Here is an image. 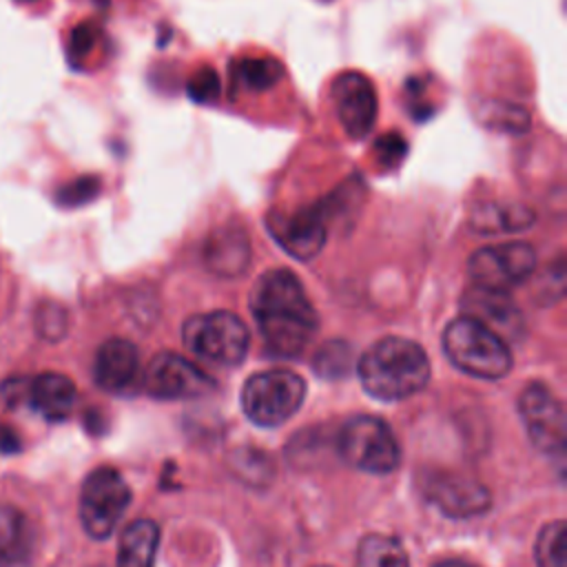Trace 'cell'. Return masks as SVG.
I'll return each instance as SVG.
<instances>
[{"instance_id": "cell-28", "label": "cell", "mask_w": 567, "mask_h": 567, "mask_svg": "<svg viewBox=\"0 0 567 567\" xmlns=\"http://www.w3.org/2000/svg\"><path fill=\"white\" fill-rule=\"evenodd\" d=\"M190 100L195 102H215L219 95V78L210 66H202L186 86Z\"/></svg>"}, {"instance_id": "cell-33", "label": "cell", "mask_w": 567, "mask_h": 567, "mask_svg": "<svg viewBox=\"0 0 567 567\" xmlns=\"http://www.w3.org/2000/svg\"><path fill=\"white\" fill-rule=\"evenodd\" d=\"M20 2H35V0H20Z\"/></svg>"}, {"instance_id": "cell-18", "label": "cell", "mask_w": 567, "mask_h": 567, "mask_svg": "<svg viewBox=\"0 0 567 567\" xmlns=\"http://www.w3.org/2000/svg\"><path fill=\"white\" fill-rule=\"evenodd\" d=\"M33 547V532L27 516L11 507H0V567H18L27 563Z\"/></svg>"}, {"instance_id": "cell-6", "label": "cell", "mask_w": 567, "mask_h": 567, "mask_svg": "<svg viewBox=\"0 0 567 567\" xmlns=\"http://www.w3.org/2000/svg\"><path fill=\"white\" fill-rule=\"evenodd\" d=\"M339 454L357 470L388 474L399 465V445L390 427L370 414L348 419L339 432Z\"/></svg>"}, {"instance_id": "cell-11", "label": "cell", "mask_w": 567, "mask_h": 567, "mask_svg": "<svg viewBox=\"0 0 567 567\" xmlns=\"http://www.w3.org/2000/svg\"><path fill=\"white\" fill-rule=\"evenodd\" d=\"M332 102L337 117L352 140H363L377 122V91L368 75L346 71L332 82Z\"/></svg>"}, {"instance_id": "cell-13", "label": "cell", "mask_w": 567, "mask_h": 567, "mask_svg": "<svg viewBox=\"0 0 567 567\" xmlns=\"http://www.w3.org/2000/svg\"><path fill=\"white\" fill-rule=\"evenodd\" d=\"M425 496L447 516H474L489 507V492L463 476H436L430 478Z\"/></svg>"}, {"instance_id": "cell-14", "label": "cell", "mask_w": 567, "mask_h": 567, "mask_svg": "<svg viewBox=\"0 0 567 567\" xmlns=\"http://www.w3.org/2000/svg\"><path fill=\"white\" fill-rule=\"evenodd\" d=\"M140 370V352L137 348L120 337L104 341L93 361L95 383L106 392L126 390Z\"/></svg>"}, {"instance_id": "cell-21", "label": "cell", "mask_w": 567, "mask_h": 567, "mask_svg": "<svg viewBox=\"0 0 567 567\" xmlns=\"http://www.w3.org/2000/svg\"><path fill=\"white\" fill-rule=\"evenodd\" d=\"M354 567H408V556L396 538L385 534H368L359 543Z\"/></svg>"}, {"instance_id": "cell-7", "label": "cell", "mask_w": 567, "mask_h": 567, "mask_svg": "<svg viewBox=\"0 0 567 567\" xmlns=\"http://www.w3.org/2000/svg\"><path fill=\"white\" fill-rule=\"evenodd\" d=\"M131 503V489L115 467L93 470L82 485L80 520L89 536L106 538Z\"/></svg>"}, {"instance_id": "cell-20", "label": "cell", "mask_w": 567, "mask_h": 567, "mask_svg": "<svg viewBox=\"0 0 567 567\" xmlns=\"http://www.w3.org/2000/svg\"><path fill=\"white\" fill-rule=\"evenodd\" d=\"M534 224V213L520 204H481L472 213V228L485 235L520 233Z\"/></svg>"}, {"instance_id": "cell-12", "label": "cell", "mask_w": 567, "mask_h": 567, "mask_svg": "<svg viewBox=\"0 0 567 567\" xmlns=\"http://www.w3.org/2000/svg\"><path fill=\"white\" fill-rule=\"evenodd\" d=\"M268 230L288 255L308 261L323 248L328 221L319 204H315L295 213H272L268 217Z\"/></svg>"}, {"instance_id": "cell-16", "label": "cell", "mask_w": 567, "mask_h": 567, "mask_svg": "<svg viewBox=\"0 0 567 567\" xmlns=\"http://www.w3.org/2000/svg\"><path fill=\"white\" fill-rule=\"evenodd\" d=\"M24 399L47 421H64L75 405V385L58 372H42L27 383Z\"/></svg>"}, {"instance_id": "cell-8", "label": "cell", "mask_w": 567, "mask_h": 567, "mask_svg": "<svg viewBox=\"0 0 567 567\" xmlns=\"http://www.w3.org/2000/svg\"><path fill=\"white\" fill-rule=\"evenodd\" d=\"M536 268V252L525 241H507L478 248L467 264L476 288L507 292L529 279Z\"/></svg>"}, {"instance_id": "cell-30", "label": "cell", "mask_w": 567, "mask_h": 567, "mask_svg": "<svg viewBox=\"0 0 567 567\" xmlns=\"http://www.w3.org/2000/svg\"><path fill=\"white\" fill-rule=\"evenodd\" d=\"M374 151H377V157H379V162H381L383 166H396V164L405 157L408 146H405V142H403L401 135L388 133V135H383V137L377 140Z\"/></svg>"}, {"instance_id": "cell-2", "label": "cell", "mask_w": 567, "mask_h": 567, "mask_svg": "<svg viewBox=\"0 0 567 567\" xmlns=\"http://www.w3.org/2000/svg\"><path fill=\"white\" fill-rule=\"evenodd\" d=\"M359 379L379 401H399L416 394L430 379L423 348L403 337H385L359 359Z\"/></svg>"}, {"instance_id": "cell-25", "label": "cell", "mask_w": 567, "mask_h": 567, "mask_svg": "<svg viewBox=\"0 0 567 567\" xmlns=\"http://www.w3.org/2000/svg\"><path fill=\"white\" fill-rule=\"evenodd\" d=\"M483 120L492 128L509 131V133H523L529 128V113L523 106L516 104H489V111L483 113Z\"/></svg>"}, {"instance_id": "cell-17", "label": "cell", "mask_w": 567, "mask_h": 567, "mask_svg": "<svg viewBox=\"0 0 567 567\" xmlns=\"http://www.w3.org/2000/svg\"><path fill=\"white\" fill-rule=\"evenodd\" d=\"M465 315L481 321L489 330H494L498 337H514L520 328V315L516 306L507 299V292H494L474 288L465 299Z\"/></svg>"}, {"instance_id": "cell-32", "label": "cell", "mask_w": 567, "mask_h": 567, "mask_svg": "<svg viewBox=\"0 0 567 567\" xmlns=\"http://www.w3.org/2000/svg\"><path fill=\"white\" fill-rule=\"evenodd\" d=\"M436 567H474V565H470L465 560H445V563H441Z\"/></svg>"}, {"instance_id": "cell-5", "label": "cell", "mask_w": 567, "mask_h": 567, "mask_svg": "<svg viewBox=\"0 0 567 567\" xmlns=\"http://www.w3.org/2000/svg\"><path fill=\"white\" fill-rule=\"evenodd\" d=\"M303 396L306 383L299 374L290 370H266L244 383L241 408L252 423L275 427L299 410Z\"/></svg>"}, {"instance_id": "cell-9", "label": "cell", "mask_w": 567, "mask_h": 567, "mask_svg": "<svg viewBox=\"0 0 567 567\" xmlns=\"http://www.w3.org/2000/svg\"><path fill=\"white\" fill-rule=\"evenodd\" d=\"M520 419L529 441L549 456H563L567 441V419L563 403L543 383H529L518 399Z\"/></svg>"}, {"instance_id": "cell-23", "label": "cell", "mask_w": 567, "mask_h": 567, "mask_svg": "<svg viewBox=\"0 0 567 567\" xmlns=\"http://www.w3.org/2000/svg\"><path fill=\"white\" fill-rule=\"evenodd\" d=\"M565 520H554L543 527L536 540L538 567H567L565 563Z\"/></svg>"}, {"instance_id": "cell-19", "label": "cell", "mask_w": 567, "mask_h": 567, "mask_svg": "<svg viewBox=\"0 0 567 567\" xmlns=\"http://www.w3.org/2000/svg\"><path fill=\"white\" fill-rule=\"evenodd\" d=\"M157 540H159V529L153 520L148 518L133 520L120 538L117 567H153Z\"/></svg>"}, {"instance_id": "cell-10", "label": "cell", "mask_w": 567, "mask_h": 567, "mask_svg": "<svg viewBox=\"0 0 567 567\" xmlns=\"http://www.w3.org/2000/svg\"><path fill=\"white\" fill-rule=\"evenodd\" d=\"M142 381L144 390L157 399H195L213 390V379L175 352L155 354Z\"/></svg>"}, {"instance_id": "cell-31", "label": "cell", "mask_w": 567, "mask_h": 567, "mask_svg": "<svg viewBox=\"0 0 567 567\" xmlns=\"http://www.w3.org/2000/svg\"><path fill=\"white\" fill-rule=\"evenodd\" d=\"M20 447V439L13 430L0 427V450L2 452H16Z\"/></svg>"}, {"instance_id": "cell-29", "label": "cell", "mask_w": 567, "mask_h": 567, "mask_svg": "<svg viewBox=\"0 0 567 567\" xmlns=\"http://www.w3.org/2000/svg\"><path fill=\"white\" fill-rule=\"evenodd\" d=\"M97 38H100V31H97V27L93 22L78 24L71 31V38H69V60L75 64L78 60L86 58L95 49Z\"/></svg>"}, {"instance_id": "cell-4", "label": "cell", "mask_w": 567, "mask_h": 567, "mask_svg": "<svg viewBox=\"0 0 567 567\" xmlns=\"http://www.w3.org/2000/svg\"><path fill=\"white\" fill-rule=\"evenodd\" d=\"M182 339L195 357L224 368L241 363L250 341L246 323L228 310H213L186 319Z\"/></svg>"}, {"instance_id": "cell-3", "label": "cell", "mask_w": 567, "mask_h": 567, "mask_svg": "<svg viewBox=\"0 0 567 567\" xmlns=\"http://www.w3.org/2000/svg\"><path fill=\"white\" fill-rule=\"evenodd\" d=\"M443 350L458 370L478 379H501L512 368V352L505 339L467 315L447 323Z\"/></svg>"}, {"instance_id": "cell-22", "label": "cell", "mask_w": 567, "mask_h": 567, "mask_svg": "<svg viewBox=\"0 0 567 567\" xmlns=\"http://www.w3.org/2000/svg\"><path fill=\"white\" fill-rule=\"evenodd\" d=\"M284 75V66L275 58H244L233 64V82L246 91L272 89Z\"/></svg>"}, {"instance_id": "cell-27", "label": "cell", "mask_w": 567, "mask_h": 567, "mask_svg": "<svg viewBox=\"0 0 567 567\" xmlns=\"http://www.w3.org/2000/svg\"><path fill=\"white\" fill-rule=\"evenodd\" d=\"M66 310L55 301H42L35 310V330L47 341H58L66 332Z\"/></svg>"}, {"instance_id": "cell-1", "label": "cell", "mask_w": 567, "mask_h": 567, "mask_svg": "<svg viewBox=\"0 0 567 567\" xmlns=\"http://www.w3.org/2000/svg\"><path fill=\"white\" fill-rule=\"evenodd\" d=\"M248 306L272 357H297L317 332L319 317L290 270L275 268L261 275L252 286Z\"/></svg>"}, {"instance_id": "cell-24", "label": "cell", "mask_w": 567, "mask_h": 567, "mask_svg": "<svg viewBox=\"0 0 567 567\" xmlns=\"http://www.w3.org/2000/svg\"><path fill=\"white\" fill-rule=\"evenodd\" d=\"M100 190H102V179L97 175H80L58 188L55 202L58 206H64V208H78L93 202L100 195Z\"/></svg>"}, {"instance_id": "cell-26", "label": "cell", "mask_w": 567, "mask_h": 567, "mask_svg": "<svg viewBox=\"0 0 567 567\" xmlns=\"http://www.w3.org/2000/svg\"><path fill=\"white\" fill-rule=\"evenodd\" d=\"M350 363H352V352L348 343H341V341L326 343L321 352H317L315 357V370L317 374H323V377H341L348 372Z\"/></svg>"}, {"instance_id": "cell-15", "label": "cell", "mask_w": 567, "mask_h": 567, "mask_svg": "<svg viewBox=\"0 0 567 567\" xmlns=\"http://www.w3.org/2000/svg\"><path fill=\"white\" fill-rule=\"evenodd\" d=\"M204 261L217 277H241L250 266V241L241 228L224 226L208 237Z\"/></svg>"}]
</instances>
